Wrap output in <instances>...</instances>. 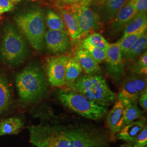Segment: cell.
<instances>
[{"mask_svg":"<svg viewBox=\"0 0 147 147\" xmlns=\"http://www.w3.org/2000/svg\"><path fill=\"white\" fill-rule=\"evenodd\" d=\"M16 86L21 102L31 104L40 100L47 90L45 74L41 66L31 63L16 78Z\"/></svg>","mask_w":147,"mask_h":147,"instance_id":"1","label":"cell"},{"mask_svg":"<svg viewBox=\"0 0 147 147\" xmlns=\"http://www.w3.org/2000/svg\"><path fill=\"white\" fill-rule=\"evenodd\" d=\"M70 89L104 106L110 105L116 99V95L100 74L80 76Z\"/></svg>","mask_w":147,"mask_h":147,"instance_id":"2","label":"cell"},{"mask_svg":"<svg viewBox=\"0 0 147 147\" xmlns=\"http://www.w3.org/2000/svg\"><path fill=\"white\" fill-rule=\"evenodd\" d=\"M14 20L32 47L39 53L42 51L46 29L42 10L36 8L18 14L15 16Z\"/></svg>","mask_w":147,"mask_h":147,"instance_id":"3","label":"cell"},{"mask_svg":"<svg viewBox=\"0 0 147 147\" xmlns=\"http://www.w3.org/2000/svg\"><path fill=\"white\" fill-rule=\"evenodd\" d=\"M1 54L5 63L18 66L24 63L29 55V49L24 38L11 23L3 28Z\"/></svg>","mask_w":147,"mask_h":147,"instance_id":"4","label":"cell"},{"mask_svg":"<svg viewBox=\"0 0 147 147\" xmlns=\"http://www.w3.org/2000/svg\"><path fill=\"white\" fill-rule=\"evenodd\" d=\"M58 97L62 105L87 119H100L107 112V106L92 101L70 88L59 90Z\"/></svg>","mask_w":147,"mask_h":147,"instance_id":"5","label":"cell"},{"mask_svg":"<svg viewBox=\"0 0 147 147\" xmlns=\"http://www.w3.org/2000/svg\"><path fill=\"white\" fill-rule=\"evenodd\" d=\"M30 141L37 147H72L69 129L59 125H38L28 128Z\"/></svg>","mask_w":147,"mask_h":147,"instance_id":"6","label":"cell"},{"mask_svg":"<svg viewBox=\"0 0 147 147\" xmlns=\"http://www.w3.org/2000/svg\"><path fill=\"white\" fill-rule=\"evenodd\" d=\"M72 147H106L107 138L106 134L88 127L69 129Z\"/></svg>","mask_w":147,"mask_h":147,"instance_id":"7","label":"cell"},{"mask_svg":"<svg viewBox=\"0 0 147 147\" xmlns=\"http://www.w3.org/2000/svg\"><path fill=\"white\" fill-rule=\"evenodd\" d=\"M68 9L76 18L82 37L99 28L101 23L99 16L89 6L79 2L69 5Z\"/></svg>","mask_w":147,"mask_h":147,"instance_id":"8","label":"cell"},{"mask_svg":"<svg viewBox=\"0 0 147 147\" xmlns=\"http://www.w3.org/2000/svg\"><path fill=\"white\" fill-rule=\"evenodd\" d=\"M105 51L107 73L115 83L118 84L125 73L124 63L121 55L120 44L117 42L110 44Z\"/></svg>","mask_w":147,"mask_h":147,"instance_id":"9","label":"cell"},{"mask_svg":"<svg viewBox=\"0 0 147 147\" xmlns=\"http://www.w3.org/2000/svg\"><path fill=\"white\" fill-rule=\"evenodd\" d=\"M68 56L57 55L47 58L46 71L49 83L55 87H61L65 84V65Z\"/></svg>","mask_w":147,"mask_h":147,"instance_id":"10","label":"cell"},{"mask_svg":"<svg viewBox=\"0 0 147 147\" xmlns=\"http://www.w3.org/2000/svg\"><path fill=\"white\" fill-rule=\"evenodd\" d=\"M44 41L47 50L54 54L63 53L71 45V40L66 30H49L45 33Z\"/></svg>","mask_w":147,"mask_h":147,"instance_id":"11","label":"cell"},{"mask_svg":"<svg viewBox=\"0 0 147 147\" xmlns=\"http://www.w3.org/2000/svg\"><path fill=\"white\" fill-rule=\"evenodd\" d=\"M138 14L132 0H127L110 22L109 32L112 36L118 35Z\"/></svg>","mask_w":147,"mask_h":147,"instance_id":"12","label":"cell"},{"mask_svg":"<svg viewBox=\"0 0 147 147\" xmlns=\"http://www.w3.org/2000/svg\"><path fill=\"white\" fill-rule=\"evenodd\" d=\"M127 0H93L92 3L99 16L101 22L109 24Z\"/></svg>","mask_w":147,"mask_h":147,"instance_id":"13","label":"cell"},{"mask_svg":"<svg viewBox=\"0 0 147 147\" xmlns=\"http://www.w3.org/2000/svg\"><path fill=\"white\" fill-rule=\"evenodd\" d=\"M124 106L119 99L106 116L109 129L113 134H117L124 126Z\"/></svg>","mask_w":147,"mask_h":147,"instance_id":"14","label":"cell"},{"mask_svg":"<svg viewBox=\"0 0 147 147\" xmlns=\"http://www.w3.org/2000/svg\"><path fill=\"white\" fill-rule=\"evenodd\" d=\"M140 96L132 74L127 76L121 84L118 99L125 107L130 103H136Z\"/></svg>","mask_w":147,"mask_h":147,"instance_id":"15","label":"cell"},{"mask_svg":"<svg viewBox=\"0 0 147 147\" xmlns=\"http://www.w3.org/2000/svg\"><path fill=\"white\" fill-rule=\"evenodd\" d=\"M146 118L143 116L138 121L124 125L117 134V138L127 143L133 144L136 137L146 125Z\"/></svg>","mask_w":147,"mask_h":147,"instance_id":"16","label":"cell"},{"mask_svg":"<svg viewBox=\"0 0 147 147\" xmlns=\"http://www.w3.org/2000/svg\"><path fill=\"white\" fill-rule=\"evenodd\" d=\"M58 11L67 27L71 42L75 44L82 37L79 24L76 18L68 9L61 8L58 9Z\"/></svg>","mask_w":147,"mask_h":147,"instance_id":"17","label":"cell"},{"mask_svg":"<svg viewBox=\"0 0 147 147\" xmlns=\"http://www.w3.org/2000/svg\"><path fill=\"white\" fill-rule=\"evenodd\" d=\"M74 58L87 75L100 74L101 69L99 64L89 53L84 49H79L74 53Z\"/></svg>","mask_w":147,"mask_h":147,"instance_id":"18","label":"cell"},{"mask_svg":"<svg viewBox=\"0 0 147 147\" xmlns=\"http://www.w3.org/2000/svg\"><path fill=\"white\" fill-rule=\"evenodd\" d=\"M82 71L79 63L73 57L68 56L65 65V84L70 89Z\"/></svg>","mask_w":147,"mask_h":147,"instance_id":"19","label":"cell"},{"mask_svg":"<svg viewBox=\"0 0 147 147\" xmlns=\"http://www.w3.org/2000/svg\"><path fill=\"white\" fill-rule=\"evenodd\" d=\"M147 45V32L142 35L124 55L122 57L123 60L125 62H132L139 57L142 53L146 50Z\"/></svg>","mask_w":147,"mask_h":147,"instance_id":"20","label":"cell"},{"mask_svg":"<svg viewBox=\"0 0 147 147\" xmlns=\"http://www.w3.org/2000/svg\"><path fill=\"white\" fill-rule=\"evenodd\" d=\"M146 27H147V12L138 13L125 27L122 36L117 42H120L127 36L138 31Z\"/></svg>","mask_w":147,"mask_h":147,"instance_id":"21","label":"cell"},{"mask_svg":"<svg viewBox=\"0 0 147 147\" xmlns=\"http://www.w3.org/2000/svg\"><path fill=\"white\" fill-rule=\"evenodd\" d=\"M23 126L20 119L9 118L0 123V136L18 134Z\"/></svg>","mask_w":147,"mask_h":147,"instance_id":"22","label":"cell"},{"mask_svg":"<svg viewBox=\"0 0 147 147\" xmlns=\"http://www.w3.org/2000/svg\"><path fill=\"white\" fill-rule=\"evenodd\" d=\"M11 94L7 79L0 75V114L5 111L10 105Z\"/></svg>","mask_w":147,"mask_h":147,"instance_id":"23","label":"cell"},{"mask_svg":"<svg viewBox=\"0 0 147 147\" xmlns=\"http://www.w3.org/2000/svg\"><path fill=\"white\" fill-rule=\"evenodd\" d=\"M145 111L141 110L136 103H130L124 107V125L139 119L143 116Z\"/></svg>","mask_w":147,"mask_h":147,"instance_id":"24","label":"cell"},{"mask_svg":"<svg viewBox=\"0 0 147 147\" xmlns=\"http://www.w3.org/2000/svg\"><path fill=\"white\" fill-rule=\"evenodd\" d=\"M47 24L50 30H65V26L61 16L52 10L47 11Z\"/></svg>","mask_w":147,"mask_h":147,"instance_id":"25","label":"cell"},{"mask_svg":"<svg viewBox=\"0 0 147 147\" xmlns=\"http://www.w3.org/2000/svg\"><path fill=\"white\" fill-rule=\"evenodd\" d=\"M146 32L147 27L143 28L141 30L127 36L120 42H119L120 44V50L122 57L128 51V50L131 47L133 44L136 42L142 35H143Z\"/></svg>","mask_w":147,"mask_h":147,"instance_id":"26","label":"cell"},{"mask_svg":"<svg viewBox=\"0 0 147 147\" xmlns=\"http://www.w3.org/2000/svg\"><path fill=\"white\" fill-rule=\"evenodd\" d=\"M81 47L89 53L98 64L105 62L106 59V53L105 50L94 47L84 40L82 42Z\"/></svg>","mask_w":147,"mask_h":147,"instance_id":"27","label":"cell"},{"mask_svg":"<svg viewBox=\"0 0 147 147\" xmlns=\"http://www.w3.org/2000/svg\"><path fill=\"white\" fill-rule=\"evenodd\" d=\"M130 71L133 74L146 76L147 73V52L144 51L139 59L130 67Z\"/></svg>","mask_w":147,"mask_h":147,"instance_id":"28","label":"cell"},{"mask_svg":"<svg viewBox=\"0 0 147 147\" xmlns=\"http://www.w3.org/2000/svg\"><path fill=\"white\" fill-rule=\"evenodd\" d=\"M84 40L89 42L92 45L106 50L110 45V44L105 38L99 33H94L88 35Z\"/></svg>","mask_w":147,"mask_h":147,"instance_id":"29","label":"cell"},{"mask_svg":"<svg viewBox=\"0 0 147 147\" xmlns=\"http://www.w3.org/2000/svg\"><path fill=\"white\" fill-rule=\"evenodd\" d=\"M134 81L135 84L137 91L140 95L147 89V79L146 76L140 75L132 74Z\"/></svg>","mask_w":147,"mask_h":147,"instance_id":"30","label":"cell"},{"mask_svg":"<svg viewBox=\"0 0 147 147\" xmlns=\"http://www.w3.org/2000/svg\"><path fill=\"white\" fill-rule=\"evenodd\" d=\"M134 147H147V126L146 125L138 135L133 143Z\"/></svg>","mask_w":147,"mask_h":147,"instance_id":"31","label":"cell"},{"mask_svg":"<svg viewBox=\"0 0 147 147\" xmlns=\"http://www.w3.org/2000/svg\"><path fill=\"white\" fill-rule=\"evenodd\" d=\"M138 13L147 12V0H132Z\"/></svg>","mask_w":147,"mask_h":147,"instance_id":"32","label":"cell"},{"mask_svg":"<svg viewBox=\"0 0 147 147\" xmlns=\"http://www.w3.org/2000/svg\"><path fill=\"white\" fill-rule=\"evenodd\" d=\"M13 8V4L9 0H0V14L9 11Z\"/></svg>","mask_w":147,"mask_h":147,"instance_id":"33","label":"cell"},{"mask_svg":"<svg viewBox=\"0 0 147 147\" xmlns=\"http://www.w3.org/2000/svg\"><path fill=\"white\" fill-rule=\"evenodd\" d=\"M139 102L141 106L144 111H146L147 110V89L145 90L140 95L139 97Z\"/></svg>","mask_w":147,"mask_h":147,"instance_id":"34","label":"cell"},{"mask_svg":"<svg viewBox=\"0 0 147 147\" xmlns=\"http://www.w3.org/2000/svg\"><path fill=\"white\" fill-rule=\"evenodd\" d=\"M58 4L61 5H69L79 2L81 0H55Z\"/></svg>","mask_w":147,"mask_h":147,"instance_id":"35","label":"cell"},{"mask_svg":"<svg viewBox=\"0 0 147 147\" xmlns=\"http://www.w3.org/2000/svg\"><path fill=\"white\" fill-rule=\"evenodd\" d=\"M93 1V0H81L80 2L84 5L89 6Z\"/></svg>","mask_w":147,"mask_h":147,"instance_id":"36","label":"cell"},{"mask_svg":"<svg viewBox=\"0 0 147 147\" xmlns=\"http://www.w3.org/2000/svg\"><path fill=\"white\" fill-rule=\"evenodd\" d=\"M121 147H134L133 144H130V143H125L123 145L121 146Z\"/></svg>","mask_w":147,"mask_h":147,"instance_id":"37","label":"cell"},{"mask_svg":"<svg viewBox=\"0 0 147 147\" xmlns=\"http://www.w3.org/2000/svg\"><path fill=\"white\" fill-rule=\"evenodd\" d=\"M13 4H16L22 0H9Z\"/></svg>","mask_w":147,"mask_h":147,"instance_id":"38","label":"cell"}]
</instances>
